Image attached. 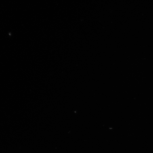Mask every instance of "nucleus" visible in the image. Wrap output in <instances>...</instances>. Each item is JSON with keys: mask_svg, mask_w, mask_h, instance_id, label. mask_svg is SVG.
Returning <instances> with one entry per match:
<instances>
[]
</instances>
